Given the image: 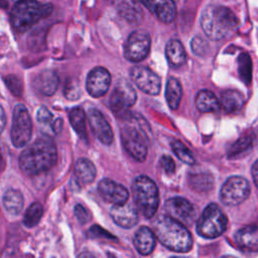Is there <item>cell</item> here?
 I'll use <instances>...</instances> for the list:
<instances>
[{
	"label": "cell",
	"mask_w": 258,
	"mask_h": 258,
	"mask_svg": "<svg viewBox=\"0 0 258 258\" xmlns=\"http://www.w3.org/2000/svg\"><path fill=\"white\" fill-rule=\"evenodd\" d=\"M6 125V116H5V112L2 108V106L0 105V133L3 131V129L5 128Z\"/></svg>",
	"instance_id": "60d3db41"
},
{
	"label": "cell",
	"mask_w": 258,
	"mask_h": 258,
	"mask_svg": "<svg viewBox=\"0 0 258 258\" xmlns=\"http://www.w3.org/2000/svg\"><path fill=\"white\" fill-rule=\"evenodd\" d=\"M245 104L244 95L237 91L228 89L221 94V105L227 113H238L242 110Z\"/></svg>",
	"instance_id": "603a6c76"
},
{
	"label": "cell",
	"mask_w": 258,
	"mask_h": 258,
	"mask_svg": "<svg viewBox=\"0 0 258 258\" xmlns=\"http://www.w3.org/2000/svg\"><path fill=\"white\" fill-rule=\"evenodd\" d=\"M196 105L203 113H216L220 110V102L215 94L209 90H201L196 97Z\"/></svg>",
	"instance_id": "4316f807"
},
{
	"label": "cell",
	"mask_w": 258,
	"mask_h": 258,
	"mask_svg": "<svg viewBox=\"0 0 258 258\" xmlns=\"http://www.w3.org/2000/svg\"><path fill=\"white\" fill-rule=\"evenodd\" d=\"M145 7L160 21L170 23L176 16V6L173 0H140Z\"/></svg>",
	"instance_id": "ac0fdd59"
},
{
	"label": "cell",
	"mask_w": 258,
	"mask_h": 258,
	"mask_svg": "<svg viewBox=\"0 0 258 258\" xmlns=\"http://www.w3.org/2000/svg\"><path fill=\"white\" fill-rule=\"evenodd\" d=\"M165 54L168 63L172 68H178L185 62L186 53L183 45L179 40L171 39L166 43Z\"/></svg>",
	"instance_id": "d4e9b609"
},
{
	"label": "cell",
	"mask_w": 258,
	"mask_h": 258,
	"mask_svg": "<svg viewBox=\"0 0 258 258\" xmlns=\"http://www.w3.org/2000/svg\"><path fill=\"white\" fill-rule=\"evenodd\" d=\"M88 120L97 139L105 145H110L113 142L114 133L104 115L97 109H91L88 114Z\"/></svg>",
	"instance_id": "9a60e30c"
},
{
	"label": "cell",
	"mask_w": 258,
	"mask_h": 258,
	"mask_svg": "<svg viewBox=\"0 0 258 258\" xmlns=\"http://www.w3.org/2000/svg\"><path fill=\"white\" fill-rule=\"evenodd\" d=\"M133 244L139 254H150L156 244L154 232L147 227H140L133 237Z\"/></svg>",
	"instance_id": "7402d4cb"
},
{
	"label": "cell",
	"mask_w": 258,
	"mask_h": 258,
	"mask_svg": "<svg viewBox=\"0 0 258 258\" xmlns=\"http://www.w3.org/2000/svg\"><path fill=\"white\" fill-rule=\"evenodd\" d=\"M228 219L217 204H210L204 210L198 221L197 232L207 239H215L221 236L227 229Z\"/></svg>",
	"instance_id": "8992f818"
},
{
	"label": "cell",
	"mask_w": 258,
	"mask_h": 258,
	"mask_svg": "<svg viewBox=\"0 0 258 258\" xmlns=\"http://www.w3.org/2000/svg\"><path fill=\"white\" fill-rule=\"evenodd\" d=\"M110 84L111 75L109 71L103 67H96L87 77L86 89L92 97L99 98L108 92Z\"/></svg>",
	"instance_id": "5bb4252c"
},
{
	"label": "cell",
	"mask_w": 258,
	"mask_h": 258,
	"mask_svg": "<svg viewBox=\"0 0 258 258\" xmlns=\"http://www.w3.org/2000/svg\"><path fill=\"white\" fill-rule=\"evenodd\" d=\"M121 141L126 152L137 161L145 160L148 151V138L144 129L137 125H127L121 129Z\"/></svg>",
	"instance_id": "52a82bcc"
},
{
	"label": "cell",
	"mask_w": 258,
	"mask_h": 258,
	"mask_svg": "<svg viewBox=\"0 0 258 258\" xmlns=\"http://www.w3.org/2000/svg\"><path fill=\"white\" fill-rule=\"evenodd\" d=\"M2 203L8 214L11 216H18L22 212L24 199L20 190L10 188L3 195Z\"/></svg>",
	"instance_id": "484cf974"
},
{
	"label": "cell",
	"mask_w": 258,
	"mask_h": 258,
	"mask_svg": "<svg viewBox=\"0 0 258 258\" xmlns=\"http://www.w3.org/2000/svg\"><path fill=\"white\" fill-rule=\"evenodd\" d=\"M253 146V138L244 136L235 142L229 152V157H238L242 154L247 153Z\"/></svg>",
	"instance_id": "e575fe53"
},
{
	"label": "cell",
	"mask_w": 258,
	"mask_h": 258,
	"mask_svg": "<svg viewBox=\"0 0 258 258\" xmlns=\"http://www.w3.org/2000/svg\"><path fill=\"white\" fill-rule=\"evenodd\" d=\"M160 164H161V167L163 168V170L165 171V173L172 174L174 172L175 164H174L173 159L170 156H168V155L162 156L160 159Z\"/></svg>",
	"instance_id": "f35d334b"
},
{
	"label": "cell",
	"mask_w": 258,
	"mask_h": 258,
	"mask_svg": "<svg viewBox=\"0 0 258 258\" xmlns=\"http://www.w3.org/2000/svg\"><path fill=\"white\" fill-rule=\"evenodd\" d=\"M252 176L256 186L258 187V159L255 161V163L252 166Z\"/></svg>",
	"instance_id": "ab89813d"
},
{
	"label": "cell",
	"mask_w": 258,
	"mask_h": 258,
	"mask_svg": "<svg viewBox=\"0 0 258 258\" xmlns=\"http://www.w3.org/2000/svg\"><path fill=\"white\" fill-rule=\"evenodd\" d=\"M36 120L42 125V128L47 129V135H56L62 129V120L60 118L53 119L52 113L44 106L38 108L36 112Z\"/></svg>",
	"instance_id": "cb8c5ba5"
},
{
	"label": "cell",
	"mask_w": 258,
	"mask_h": 258,
	"mask_svg": "<svg viewBox=\"0 0 258 258\" xmlns=\"http://www.w3.org/2000/svg\"><path fill=\"white\" fill-rule=\"evenodd\" d=\"M201 25L208 37L221 40L228 37L238 26L236 15L222 5H209L201 16Z\"/></svg>",
	"instance_id": "3957f363"
},
{
	"label": "cell",
	"mask_w": 258,
	"mask_h": 258,
	"mask_svg": "<svg viewBox=\"0 0 258 258\" xmlns=\"http://www.w3.org/2000/svg\"><path fill=\"white\" fill-rule=\"evenodd\" d=\"M52 11L50 4H42L36 0H18L10 12V21L17 32L29 30L41 18Z\"/></svg>",
	"instance_id": "277c9868"
},
{
	"label": "cell",
	"mask_w": 258,
	"mask_h": 258,
	"mask_svg": "<svg viewBox=\"0 0 258 258\" xmlns=\"http://www.w3.org/2000/svg\"><path fill=\"white\" fill-rule=\"evenodd\" d=\"M136 98V92L132 85L126 80H121L111 94L109 106L117 117L127 119L131 117L129 108L135 104Z\"/></svg>",
	"instance_id": "ba28073f"
},
{
	"label": "cell",
	"mask_w": 258,
	"mask_h": 258,
	"mask_svg": "<svg viewBox=\"0 0 258 258\" xmlns=\"http://www.w3.org/2000/svg\"><path fill=\"white\" fill-rule=\"evenodd\" d=\"M119 15L131 25H139L143 19V11L136 0H114Z\"/></svg>",
	"instance_id": "d6986e66"
},
{
	"label": "cell",
	"mask_w": 258,
	"mask_h": 258,
	"mask_svg": "<svg viewBox=\"0 0 258 258\" xmlns=\"http://www.w3.org/2000/svg\"><path fill=\"white\" fill-rule=\"evenodd\" d=\"M189 186L199 192H208L214 186V178L208 171H197L188 174Z\"/></svg>",
	"instance_id": "f1b7e54d"
},
{
	"label": "cell",
	"mask_w": 258,
	"mask_h": 258,
	"mask_svg": "<svg viewBox=\"0 0 258 258\" xmlns=\"http://www.w3.org/2000/svg\"><path fill=\"white\" fill-rule=\"evenodd\" d=\"M208 43L201 37H195L191 41V49L195 54L204 55L207 51Z\"/></svg>",
	"instance_id": "8d00e7d4"
},
{
	"label": "cell",
	"mask_w": 258,
	"mask_h": 258,
	"mask_svg": "<svg viewBox=\"0 0 258 258\" xmlns=\"http://www.w3.org/2000/svg\"><path fill=\"white\" fill-rule=\"evenodd\" d=\"M4 82L6 84V86L8 87V89L10 90V92L14 95V96H20L22 93V85L21 82L19 81V79L14 76V75H8L4 78Z\"/></svg>",
	"instance_id": "d590c367"
},
{
	"label": "cell",
	"mask_w": 258,
	"mask_h": 258,
	"mask_svg": "<svg viewBox=\"0 0 258 258\" xmlns=\"http://www.w3.org/2000/svg\"><path fill=\"white\" fill-rule=\"evenodd\" d=\"M74 213H75V216L76 218L78 219V221L81 223V224H86L90 221L91 219V215L90 213L88 212V210L83 206V205H76L75 209H74Z\"/></svg>",
	"instance_id": "74e56055"
},
{
	"label": "cell",
	"mask_w": 258,
	"mask_h": 258,
	"mask_svg": "<svg viewBox=\"0 0 258 258\" xmlns=\"http://www.w3.org/2000/svg\"><path fill=\"white\" fill-rule=\"evenodd\" d=\"M164 209L169 217L184 226H190L197 219V209L195 205L184 198L175 197L167 200Z\"/></svg>",
	"instance_id": "7c38bea8"
},
{
	"label": "cell",
	"mask_w": 258,
	"mask_h": 258,
	"mask_svg": "<svg viewBox=\"0 0 258 258\" xmlns=\"http://www.w3.org/2000/svg\"><path fill=\"white\" fill-rule=\"evenodd\" d=\"M182 96V89L180 83L176 79H169L165 88V99L168 106L175 110L178 108Z\"/></svg>",
	"instance_id": "4dcf8cb0"
},
{
	"label": "cell",
	"mask_w": 258,
	"mask_h": 258,
	"mask_svg": "<svg viewBox=\"0 0 258 258\" xmlns=\"http://www.w3.org/2000/svg\"><path fill=\"white\" fill-rule=\"evenodd\" d=\"M96 167L88 158H79L75 163V175L84 184L91 183L96 177Z\"/></svg>",
	"instance_id": "83f0119b"
},
{
	"label": "cell",
	"mask_w": 258,
	"mask_h": 258,
	"mask_svg": "<svg viewBox=\"0 0 258 258\" xmlns=\"http://www.w3.org/2000/svg\"><path fill=\"white\" fill-rule=\"evenodd\" d=\"M98 191L105 202L113 205L126 203L129 199L127 188L109 178H104L99 182Z\"/></svg>",
	"instance_id": "2e32d148"
},
{
	"label": "cell",
	"mask_w": 258,
	"mask_h": 258,
	"mask_svg": "<svg viewBox=\"0 0 258 258\" xmlns=\"http://www.w3.org/2000/svg\"><path fill=\"white\" fill-rule=\"evenodd\" d=\"M171 149L174 152V154L177 156L178 159L183 161L186 164H194L195 163V157L191 153V151L180 141L173 140L171 141Z\"/></svg>",
	"instance_id": "836d02e7"
},
{
	"label": "cell",
	"mask_w": 258,
	"mask_h": 258,
	"mask_svg": "<svg viewBox=\"0 0 258 258\" xmlns=\"http://www.w3.org/2000/svg\"><path fill=\"white\" fill-rule=\"evenodd\" d=\"M32 135V122L27 108L23 104L15 106L12 115L11 141L15 147L25 146Z\"/></svg>",
	"instance_id": "9c48e42d"
},
{
	"label": "cell",
	"mask_w": 258,
	"mask_h": 258,
	"mask_svg": "<svg viewBox=\"0 0 258 258\" xmlns=\"http://www.w3.org/2000/svg\"><path fill=\"white\" fill-rule=\"evenodd\" d=\"M42 215H43V208L41 204L37 202L33 203L32 205L29 206V208L26 210L24 214V218H23L24 226L27 228L35 227L39 223Z\"/></svg>",
	"instance_id": "1f68e13d"
},
{
	"label": "cell",
	"mask_w": 258,
	"mask_h": 258,
	"mask_svg": "<svg viewBox=\"0 0 258 258\" xmlns=\"http://www.w3.org/2000/svg\"><path fill=\"white\" fill-rule=\"evenodd\" d=\"M57 151L49 135L38 137L19 156V166L27 175H36L49 170L56 163Z\"/></svg>",
	"instance_id": "6da1fadb"
},
{
	"label": "cell",
	"mask_w": 258,
	"mask_h": 258,
	"mask_svg": "<svg viewBox=\"0 0 258 258\" xmlns=\"http://www.w3.org/2000/svg\"><path fill=\"white\" fill-rule=\"evenodd\" d=\"M132 192L141 214L147 219L152 218L158 208V188L155 182L148 176L140 175L132 183Z\"/></svg>",
	"instance_id": "5b68a950"
},
{
	"label": "cell",
	"mask_w": 258,
	"mask_h": 258,
	"mask_svg": "<svg viewBox=\"0 0 258 258\" xmlns=\"http://www.w3.org/2000/svg\"><path fill=\"white\" fill-rule=\"evenodd\" d=\"M250 194V184L248 180L242 176L229 177L221 187L220 200L221 202L230 207L242 204Z\"/></svg>",
	"instance_id": "30bf717a"
},
{
	"label": "cell",
	"mask_w": 258,
	"mask_h": 258,
	"mask_svg": "<svg viewBox=\"0 0 258 258\" xmlns=\"http://www.w3.org/2000/svg\"><path fill=\"white\" fill-rule=\"evenodd\" d=\"M112 220L121 228L130 229L138 223V213L133 205L123 203L120 205H113L110 211Z\"/></svg>",
	"instance_id": "e0dca14e"
},
{
	"label": "cell",
	"mask_w": 258,
	"mask_h": 258,
	"mask_svg": "<svg viewBox=\"0 0 258 258\" xmlns=\"http://www.w3.org/2000/svg\"><path fill=\"white\" fill-rule=\"evenodd\" d=\"M133 83L143 93L148 95H157L161 88L160 78L150 69L143 66H135L130 73Z\"/></svg>",
	"instance_id": "4fadbf2b"
},
{
	"label": "cell",
	"mask_w": 258,
	"mask_h": 258,
	"mask_svg": "<svg viewBox=\"0 0 258 258\" xmlns=\"http://www.w3.org/2000/svg\"><path fill=\"white\" fill-rule=\"evenodd\" d=\"M69 119L72 127L77 132V134L87 142L88 133H87V125H86V114L84 110L80 107H76L71 110L69 113Z\"/></svg>",
	"instance_id": "f546056e"
},
{
	"label": "cell",
	"mask_w": 258,
	"mask_h": 258,
	"mask_svg": "<svg viewBox=\"0 0 258 258\" xmlns=\"http://www.w3.org/2000/svg\"><path fill=\"white\" fill-rule=\"evenodd\" d=\"M150 36L144 30L133 31L124 45V56L132 62L144 59L150 50Z\"/></svg>",
	"instance_id": "8fae6325"
},
{
	"label": "cell",
	"mask_w": 258,
	"mask_h": 258,
	"mask_svg": "<svg viewBox=\"0 0 258 258\" xmlns=\"http://www.w3.org/2000/svg\"><path fill=\"white\" fill-rule=\"evenodd\" d=\"M58 76L53 70L41 71L33 80L34 88L44 96H51L58 87Z\"/></svg>",
	"instance_id": "ffe728a7"
},
{
	"label": "cell",
	"mask_w": 258,
	"mask_h": 258,
	"mask_svg": "<svg viewBox=\"0 0 258 258\" xmlns=\"http://www.w3.org/2000/svg\"><path fill=\"white\" fill-rule=\"evenodd\" d=\"M238 68L241 79L249 84L252 79V61L248 53H241L238 57Z\"/></svg>",
	"instance_id": "d6a6232c"
},
{
	"label": "cell",
	"mask_w": 258,
	"mask_h": 258,
	"mask_svg": "<svg viewBox=\"0 0 258 258\" xmlns=\"http://www.w3.org/2000/svg\"><path fill=\"white\" fill-rule=\"evenodd\" d=\"M235 241L240 249L248 252L258 251V227L246 226L235 235Z\"/></svg>",
	"instance_id": "44dd1931"
},
{
	"label": "cell",
	"mask_w": 258,
	"mask_h": 258,
	"mask_svg": "<svg viewBox=\"0 0 258 258\" xmlns=\"http://www.w3.org/2000/svg\"><path fill=\"white\" fill-rule=\"evenodd\" d=\"M153 232L158 241L171 251L187 252L192 247V237L186 227L166 215L153 222Z\"/></svg>",
	"instance_id": "7a4b0ae2"
}]
</instances>
